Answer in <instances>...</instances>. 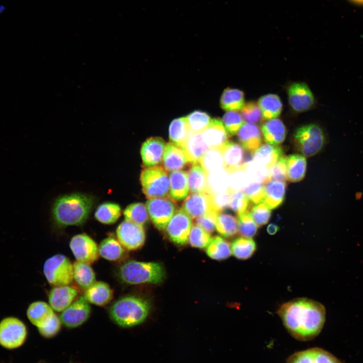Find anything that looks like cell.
Returning a JSON list of instances; mask_svg holds the SVG:
<instances>
[{
  "label": "cell",
  "mask_w": 363,
  "mask_h": 363,
  "mask_svg": "<svg viewBox=\"0 0 363 363\" xmlns=\"http://www.w3.org/2000/svg\"><path fill=\"white\" fill-rule=\"evenodd\" d=\"M73 266V278L82 288L87 289L96 281L95 273L90 264L77 261Z\"/></svg>",
  "instance_id": "obj_34"
},
{
  "label": "cell",
  "mask_w": 363,
  "mask_h": 363,
  "mask_svg": "<svg viewBox=\"0 0 363 363\" xmlns=\"http://www.w3.org/2000/svg\"><path fill=\"white\" fill-rule=\"evenodd\" d=\"M189 162L187 155L182 148L172 143L166 144L163 156V165L165 170L170 172L179 170Z\"/></svg>",
  "instance_id": "obj_22"
},
{
  "label": "cell",
  "mask_w": 363,
  "mask_h": 363,
  "mask_svg": "<svg viewBox=\"0 0 363 363\" xmlns=\"http://www.w3.org/2000/svg\"><path fill=\"white\" fill-rule=\"evenodd\" d=\"M61 323L60 318L54 313L42 326L38 328V330L42 336L50 338L59 331Z\"/></svg>",
  "instance_id": "obj_54"
},
{
  "label": "cell",
  "mask_w": 363,
  "mask_h": 363,
  "mask_svg": "<svg viewBox=\"0 0 363 363\" xmlns=\"http://www.w3.org/2000/svg\"><path fill=\"white\" fill-rule=\"evenodd\" d=\"M286 175L288 180L298 182L305 177L307 162L305 156L292 154L286 157Z\"/></svg>",
  "instance_id": "obj_31"
},
{
  "label": "cell",
  "mask_w": 363,
  "mask_h": 363,
  "mask_svg": "<svg viewBox=\"0 0 363 363\" xmlns=\"http://www.w3.org/2000/svg\"><path fill=\"white\" fill-rule=\"evenodd\" d=\"M169 183L170 197L172 200L180 201L187 198L189 192L187 172L183 170L171 172Z\"/></svg>",
  "instance_id": "obj_28"
},
{
  "label": "cell",
  "mask_w": 363,
  "mask_h": 363,
  "mask_svg": "<svg viewBox=\"0 0 363 363\" xmlns=\"http://www.w3.org/2000/svg\"><path fill=\"white\" fill-rule=\"evenodd\" d=\"M140 181L142 191L148 199L168 197L169 178L162 167H146L141 172Z\"/></svg>",
  "instance_id": "obj_5"
},
{
  "label": "cell",
  "mask_w": 363,
  "mask_h": 363,
  "mask_svg": "<svg viewBox=\"0 0 363 363\" xmlns=\"http://www.w3.org/2000/svg\"><path fill=\"white\" fill-rule=\"evenodd\" d=\"M166 146L164 141L159 137H152L142 144L141 155L146 167L157 166L162 158Z\"/></svg>",
  "instance_id": "obj_16"
},
{
  "label": "cell",
  "mask_w": 363,
  "mask_h": 363,
  "mask_svg": "<svg viewBox=\"0 0 363 363\" xmlns=\"http://www.w3.org/2000/svg\"><path fill=\"white\" fill-rule=\"evenodd\" d=\"M243 192L250 201L255 204L263 203L264 199V185L259 183H250L243 190Z\"/></svg>",
  "instance_id": "obj_53"
},
{
  "label": "cell",
  "mask_w": 363,
  "mask_h": 363,
  "mask_svg": "<svg viewBox=\"0 0 363 363\" xmlns=\"http://www.w3.org/2000/svg\"><path fill=\"white\" fill-rule=\"evenodd\" d=\"M215 210L219 213L228 207L230 193L228 190L213 194H210Z\"/></svg>",
  "instance_id": "obj_57"
},
{
  "label": "cell",
  "mask_w": 363,
  "mask_h": 363,
  "mask_svg": "<svg viewBox=\"0 0 363 363\" xmlns=\"http://www.w3.org/2000/svg\"><path fill=\"white\" fill-rule=\"evenodd\" d=\"M54 314L50 306L43 301L32 302L26 312L28 319L37 328L42 326Z\"/></svg>",
  "instance_id": "obj_27"
},
{
  "label": "cell",
  "mask_w": 363,
  "mask_h": 363,
  "mask_svg": "<svg viewBox=\"0 0 363 363\" xmlns=\"http://www.w3.org/2000/svg\"><path fill=\"white\" fill-rule=\"evenodd\" d=\"M216 229L224 237H233L238 231L237 220L231 214L220 213L216 220Z\"/></svg>",
  "instance_id": "obj_41"
},
{
  "label": "cell",
  "mask_w": 363,
  "mask_h": 363,
  "mask_svg": "<svg viewBox=\"0 0 363 363\" xmlns=\"http://www.w3.org/2000/svg\"><path fill=\"white\" fill-rule=\"evenodd\" d=\"M199 163L206 173L224 168L223 156L219 148H209Z\"/></svg>",
  "instance_id": "obj_42"
},
{
  "label": "cell",
  "mask_w": 363,
  "mask_h": 363,
  "mask_svg": "<svg viewBox=\"0 0 363 363\" xmlns=\"http://www.w3.org/2000/svg\"><path fill=\"white\" fill-rule=\"evenodd\" d=\"M244 170L250 183L269 182V169L262 164L252 160L246 165Z\"/></svg>",
  "instance_id": "obj_44"
},
{
  "label": "cell",
  "mask_w": 363,
  "mask_h": 363,
  "mask_svg": "<svg viewBox=\"0 0 363 363\" xmlns=\"http://www.w3.org/2000/svg\"><path fill=\"white\" fill-rule=\"evenodd\" d=\"M84 296L90 303L99 306H103L111 300L113 291L106 282L95 281L86 289Z\"/></svg>",
  "instance_id": "obj_23"
},
{
  "label": "cell",
  "mask_w": 363,
  "mask_h": 363,
  "mask_svg": "<svg viewBox=\"0 0 363 363\" xmlns=\"http://www.w3.org/2000/svg\"><path fill=\"white\" fill-rule=\"evenodd\" d=\"M93 198L87 195L73 193L58 198L52 209L53 219L59 227L80 225L87 219L93 207Z\"/></svg>",
  "instance_id": "obj_2"
},
{
  "label": "cell",
  "mask_w": 363,
  "mask_h": 363,
  "mask_svg": "<svg viewBox=\"0 0 363 363\" xmlns=\"http://www.w3.org/2000/svg\"><path fill=\"white\" fill-rule=\"evenodd\" d=\"M287 179L286 157L282 156L269 169V182L285 181Z\"/></svg>",
  "instance_id": "obj_55"
},
{
  "label": "cell",
  "mask_w": 363,
  "mask_h": 363,
  "mask_svg": "<svg viewBox=\"0 0 363 363\" xmlns=\"http://www.w3.org/2000/svg\"><path fill=\"white\" fill-rule=\"evenodd\" d=\"M201 134L209 148H219L228 141V133L219 118L212 119Z\"/></svg>",
  "instance_id": "obj_20"
},
{
  "label": "cell",
  "mask_w": 363,
  "mask_h": 363,
  "mask_svg": "<svg viewBox=\"0 0 363 363\" xmlns=\"http://www.w3.org/2000/svg\"><path fill=\"white\" fill-rule=\"evenodd\" d=\"M77 294V290L69 285L54 286L48 294L49 305L53 311L62 312L73 302Z\"/></svg>",
  "instance_id": "obj_19"
},
{
  "label": "cell",
  "mask_w": 363,
  "mask_h": 363,
  "mask_svg": "<svg viewBox=\"0 0 363 363\" xmlns=\"http://www.w3.org/2000/svg\"><path fill=\"white\" fill-rule=\"evenodd\" d=\"M116 234L120 244L129 250L139 249L145 240L143 226L126 220L118 226Z\"/></svg>",
  "instance_id": "obj_12"
},
{
  "label": "cell",
  "mask_w": 363,
  "mask_h": 363,
  "mask_svg": "<svg viewBox=\"0 0 363 363\" xmlns=\"http://www.w3.org/2000/svg\"><path fill=\"white\" fill-rule=\"evenodd\" d=\"M278 229L279 227L277 225L271 223L268 226L267 231L269 234L274 235L278 231Z\"/></svg>",
  "instance_id": "obj_58"
},
{
  "label": "cell",
  "mask_w": 363,
  "mask_h": 363,
  "mask_svg": "<svg viewBox=\"0 0 363 363\" xmlns=\"http://www.w3.org/2000/svg\"><path fill=\"white\" fill-rule=\"evenodd\" d=\"M286 186L285 181L272 180L264 184L263 203L270 209H275L282 204L284 199Z\"/></svg>",
  "instance_id": "obj_24"
},
{
  "label": "cell",
  "mask_w": 363,
  "mask_h": 363,
  "mask_svg": "<svg viewBox=\"0 0 363 363\" xmlns=\"http://www.w3.org/2000/svg\"><path fill=\"white\" fill-rule=\"evenodd\" d=\"M245 104L244 94L241 90L227 88L223 92L220 98V105L223 109L227 111H238Z\"/></svg>",
  "instance_id": "obj_35"
},
{
  "label": "cell",
  "mask_w": 363,
  "mask_h": 363,
  "mask_svg": "<svg viewBox=\"0 0 363 363\" xmlns=\"http://www.w3.org/2000/svg\"><path fill=\"white\" fill-rule=\"evenodd\" d=\"M261 131L265 141L271 145H279L284 141L286 137L285 127L277 118L265 122L262 126Z\"/></svg>",
  "instance_id": "obj_25"
},
{
  "label": "cell",
  "mask_w": 363,
  "mask_h": 363,
  "mask_svg": "<svg viewBox=\"0 0 363 363\" xmlns=\"http://www.w3.org/2000/svg\"><path fill=\"white\" fill-rule=\"evenodd\" d=\"M277 313L290 334L300 341H308L316 337L321 331L326 320L324 306L304 297L282 304Z\"/></svg>",
  "instance_id": "obj_1"
},
{
  "label": "cell",
  "mask_w": 363,
  "mask_h": 363,
  "mask_svg": "<svg viewBox=\"0 0 363 363\" xmlns=\"http://www.w3.org/2000/svg\"><path fill=\"white\" fill-rule=\"evenodd\" d=\"M187 173L189 192L207 193V173L200 163L193 164Z\"/></svg>",
  "instance_id": "obj_33"
},
{
  "label": "cell",
  "mask_w": 363,
  "mask_h": 363,
  "mask_svg": "<svg viewBox=\"0 0 363 363\" xmlns=\"http://www.w3.org/2000/svg\"><path fill=\"white\" fill-rule=\"evenodd\" d=\"M150 304L145 299L127 295L116 300L110 307L111 319L122 327H131L143 323L150 311Z\"/></svg>",
  "instance_id": "obj_3"
},
{
  "label": "cell",
  "mask_w": 363,
  "mask_h": 363,
  "mask_svg": "<svg viewBox=\"0 0 363 363\" xmlns=\"http://www.w3.org/2000/svg\"><path fill=\"white\" fill-rule=\"evenodd\" d=\"M237 134L240 145L252 154L262 145L260 129L255 124L245 122Z\"/></svg>",
  "instance_id": "obj_21"
},
{
  "label": "cell",
  "mask_w": 363,
  "mask_h": 363,
  "mask_svg": "<svg viewBox=\"0 0 363 363\" xmlns=\"http://www.w3.org/2000/svg\"><path fill=\"white\" fill-rule=\"evenodd\" d=\"M258 104L262 117L266 120L277 118L280 114L282 109V104L279 97L274 94L262 96L259 99Z\"/></svg>",
  "instance_id": "obj_32"
},
{
  "label": "cell",
  "mask_w": 363,
  "mask_h": 363,
  "mask_svg": "<svg viewBox=\"0 0 363 363\" xmlns=\"http://www.w3.org/2000/svg\"><path fill=\"white\" fill-rule=\"evenodd\" d=\"M43 271L48 282L54 286L69 285L74 279L73 264L67 257L60 254L45 261Z\"/></svg>",
  "instance_id": "obj_7"
},
{
  "label": "cell",
  "mask_w": 363,
  "mask_h": 363,
  "mask_svg": "<svg viewBox=\"0 0 363 363\" xmlns=\"http://www.w3.org/2000/svg\"><path fill=\"white\" fill-rule=\"evenodd\" d=\"M282 148L269 144L261 145L253 154V160L263 164L269 169L282 156Z\"/></svg>",
  "instance_id": "obj_26"
},
{
  "label": "cell",
  "mask_w": 363,
  "mask_h": 363,
  "mask_svg": "<svg viewBox=\"0 0 363 363\" xmlns=\"http://www.w3.org/2000/svg\"><path fill=\"white\" fill-rule=\"evenodd\" d=\"M190 131L194 134H201L208 127L211 118L205 112L195 111L186 116Z\"/></svg>",
  "instance_id": "obj_45"
},
{
  "label": "cell",
  "mask_w": 363,
  "mask_h": 363,
  "mask_svg": "<svg viewBox=\"0 0 363 363\" xmlns=\"http://www.w3.org/2000/svg\"><path fill=\"white\" fill-rule=\"evenodd\" d=\"M190 245L198 248H206L211 240L210 233L197 225L192 226L189 236Z\"/></svg>",
  "instance_id": "obj_49"
},
{
  "label": "cell",
  "mask_w": 363,
  "mask_h": 363,
  "mask_svg": "<svg viewBox=\"0 0 363 363\" xmlns=\"http://www.w3.org/2000/svg\"><path fill=\"white\" fill-rule=\"evenodd\" d=\"M70 247L78 261L91 264L98 259L99 254L97 244L85 233L72 237Z\"/></svg>",
  "instance_id": "obj_11"
},
{
  "label": "cell",
  "mask_w": 363,
  "mask_h": 363,
  "mask_svg": "<svg viewBox=\"0 0 363 363\" xmlns=\"http://www.w3.org/2000/svg\"><path fill=\"white\" fill-rule=\"evenodd\" d=\"M120 214L121 208L118 204L106 202L98 206L95 212V217L102 223L110 224L115 223Z\"/></svg>",
  "instance_id": "obj_40"
},
{
  "label": "cell",
  "mask_w": 363,
  "mask_h": 363,
  "mask_svg": "<svg viewBox=\"0 0 363 363\" xmlns=\"http://www.w3.org/2000/svg\"><path fill=\"white\" fill-rule=\"evenodd\" d=\"M229 193L228 207L237 215L249 212L251 201L243 191H229Z\"/></svg>",
  "instance_id": "obj_46"
},
{
  "label": "cell",
  "mask_w": 363,
  "mask_h": 363,
  "mask_svg": "<svg viewBox=\"0 0 363 363\" xmlns=\"http://www.w3.org/2000/svg\"><path fill=\"white\" fill-rule=\"evenodd\" d=\"M206 252L210 258L216 260L227 259L231 253L229 244L219 236L211 238L206 247Z\"/></svg>",
  "instance_id": "obj_39"
},
{
  "label": "cell",
  "mask_w": 363,
  "mask_h": 363,
  "mask_svg": "<svg viewBox=\"0 0 363 363\" xmlns=\"http://www.w3.org/2000/svg\"><path fill=\"white\" fill-rule=\"evenodd\" d=\"M148 215L155 226L163 230L176 211V204L170 197L149 199L146 203Z\"/></svg>",
  "instance_id": "obj_9"
},
{
  "label": "cell",
  "mask_w": 363,
  "mask_h": 363,
  "mask_svg": "<svg viewBox=\"0 0 363 363\" xmlns=\"http://www.w3.org/2000/svg\"><path fill=\"white\" fill-rule=\"evenodd\" d=\"M238 231L243 237L252 238L257 233L258 227L250 212L237 215Z\"/></svg>",
  "instance_id": "obj_47"
},
{
  "label": "cell",
  "mask_w": 363,
  "mask_h": 363,
  "mask_svg": "<svg viewBox=\"0 0 363 363\" xmlns=\"http://www.w3.org/2000/svg\"><path fill=\"white\" fill-rule=\"evenodd\" d=\"M270 210L264 203L256 204L252 208L250 213L258 227L268 223L271 217Z\"/></svg>",
  "instance_id": "obj_51"
},
{
  "label": "cell",
  "mask_w": 363,
  "mask_h": 363,
  "mask_svg": "<svg viewBox=\"0 0 363 363\" xmlns=\"http://www.w3.org/2000/svg\"><path fill=\"white\" fill-rule=\"evenodd\" d=\"M286 363H343L329 352L320 348H312L295 352Z\"/></svg>",
  "instance_id": "obj_17"
},
{
  "label": "cell",
  "mask_w": 363,
  "mask_h": 363,
  "mask_svg": "<svg viewBox=\"0 0 363 363\" xmlns=\"http://www.w3.org/2000/svg\"><path fill=\"white\" fill-rule=\"evenodd\" d=\"M192 227L191 217L183 209L176 210L166 226L170 239L180 245L187 243Z\"/></svg>",
  "instance_id": "obj_10"
},
{
  "label": "cell",
  "mask_w": 363,
  "mask_h": 363,
  "mask_svg": "<svg viewBox=\"0 0 363 363\" xmlns=\"http://www.w3.org/2000/svg\"><path fill=\"white\" fill-rule=\"evenodd\" d=\"M325 137L322 129L315 124L298 128L293 136L296 149L306 157L312 156L322 149Z\"/></svg>",
  "instance_id": "obj_6"
},
{
  "label": "cell",
  "mask_w": 363,
  "mask_h": 363,
  "mask_svg": "<svg viewBox=\"0 0 363 363\" xmlns=\"http://www.w3.org/2000/svg\"><path fill=\"white\" fill-rule=\"evenodd\" d=\"M219 149L223 156L224 168L228 173L242 169L246 150L240 144L228 141Z\"/></svg>",
  "instance_id": "obj_18"
},
{
  "label": "cell",
  "mask_w": 363,
  "mask_h": 363,
  "mask_svg": "<svg viewBox=\"0 0 363 363\" xmlns=\"http://www.w3.org/2000/svg\"><path fill=\"white\" fill-rule=\"evenodd\" d=\"M91 311L89 302L84 296H82L62 311L59 318L66 327L69 328H76L89 319Z\"/></svg>",
  "instance_id": "obj_13"
},
{
  "label": "cell",
  "mask_w": 363,
  "mask_h": 363,
  "mask_svg": "<svg viewBox=\"0 0 363 363\" xmlns=\"http://www.w3.org/2000/svg\"><path fill=\"white\" fill-rule=\"evenodd\" d=\"M287 93L289 103L295 111H305L314 105L313 94L305 83H293L289 86Z\"/></svg>",
  "instance_id": "obj_14"
},
{
  "label": "cell",
  "mask_w": 363,
  "mask_h": 363,
  "mask_svg": "<svg viewBox=\"0 0 363 363\" xmlns=\"http://www.w3.org/2000/svg\"><path fill=\"white\" fill-rule=\"evenodd\" d=\"M229 191H242L250 183L245 170L239 169L228 173Z\"/></svg>",
  "instance_id": "obj_50"
},
{
  "label": "cell",
  "mask_w": 363,
  "mask_h": 363,
  "mask_svg": "<svg viewBox=\"0 0 363 363\" xmlns=\"http://www.w3.org/2000/svg\"><path fill=\"white\" fill-rule=\"evenodd\" d=\"M222 122L228 133L231 135L236 134L245 123L240 113L232 111L226 112Z\"/></svg>",
  "instance_id": "obj_48"
},
{
  "label": "cell",
  "mask_w": 363,
  "mask_h": 363,
  "mask_svg": "<svg viewBox=\"0 0 363 363\" xmlns=\"http://www.w3.org/2000/svg\"><path fill=\"white\" fill-rule=\"evenodd\" d=\"M207 193L225 192L229 187V175L223 168L207 173Z\"/></svg>",
  "instance_id": "obj_36"
},
{
  "label": "cell",
  "mask_w": 363,
  "mask_h": 363,
  "mask_svg": "<svg viewBox=\"0 0 363 363\" xmlns=\"http://www.w3.org/2000/svg\"><path fill=\"white\" fill-rule=\"evenodd\" d=\"M98 249L99 254L102 258L112 261L120 259L125 253L123 246L112 237L104 238L100 244Z\"/></svg>",
  "instance_id": "obj_37"
},
{
  "label": "cell",
  "mask_w": 363,
  "mask_h": 363,
  "mask_svg": "<svg viewBox=\"0 0 363 363\" xmlns=\"http://www.w3.org/2000/svg\"><path fill=\"white\" fill-rule=\"evenodd\" d=\"M256 244L252 238L239 237L233 240L231 253L236 258L246 260L251 258L256 250Z\"/></svg>",
  "instance_id": "obj_38"
},
{
  "label": "cell",
  "mask_w": 363,
  "mask_h": 363,
  "mask_svg": "<svg viewBox=\"0 0 363 363\" xmlns=\"http://www.w3.org/2000/svg\"><path fill=\"white\" fill-rule=\"evenodd\" d=\"M208 149L201 134H196L190 132L187 144L184 149L190 163L194 164L199 162Z\"/></svg>",
  "instance_id": "obj_30"
},
{
  "label": "cell",
  "mask_w": 363,
  "mask_h": 363,
  "mask_svg": "<svg viewBox=\"0 0 363 363\" xmlns=\"http://www.w3.org/2000/svg\"><path fill=\"white\" fill-rule=\"evenodd\" d=\"M126 220L143 226L148 220L146 206L142 203H134L128 206L124 211Z\"/></svg>",
  "instance_id": "obj_43"
},
{
  "label": "cell",
  "mask_w": 363,
  "mask_h": 363,
  "mask_svg": "<svg viewBox=\"0 0 363 363\" xmlns=\"http://www.w3.org/2000/svg\"><path fill=\"white\" fill-rule=\"evenodd\" d=\"M190 134L186 116L174 119L170 124L169 137L171 143L185 148Z\"/></svg>",
  "instance_id": "obj_29"
},
{
  "label": "cell",
  "mask_w": 363,
  "mask_h": 363,
  "mask_svg": "<svg viewBox=\"0 0 363 363\" xmlns=\"http://www.w3.org/2000/svg\"><path fill=\"white\" fill-rule=\"evenodd\" d=\"M219 213L216 211H212L197 218V225L209 233L213 232L216 229V220Z\"/></svg>",
  "instance_id": "obj_56"
},
{
  "label": "cell",
  "mask_w": 363,
  "mask_h": 363,
  "mask_svg": "<svg viewBox=\"0 0 363 363\" xmlns=\"http://www.w3.org/2000/svg\"><path fill=\"white\" fill-rule=\"evenodd\" d=\"M240 111L244 120L248 123L257 124L262 117L258 104L253 101L245 103Z\"/></svg>",
  "instance_id": "obj_52"
},
{
  "label": "cell",
  "mask_w": 363,
  "mask_h": 363,
  "mask_svg": "<svg viewBox=\"0 0 363 363\" xmlns=\"http://www.w3.org/2000/svg\"><path fill=\"white\" fill-rule=\"evenodd\" d=\"M163 266L157 262H144L130 260L118 268L117 276L123 282L129 284H157L165 277Z\"/></svg>",
  "instance_id": "obj_4"
},
{
  "label": "cell",
  "mask_w": 363,
  "mask_h": 363,
  "mask_svg": "<svg viewBox=\"0 0 363 363\" xmlns=\"http://www.w3.org/2000/svg\"><path fill=\"white\" fill-rule=\"evenodd\" d=\"M182 208L193 219L212 211H216L212 203L211 196L207 193H192L187 197Z\"/></svg>",
  "instance_id": "obj_15"
},
{
  "label": "cell",
  "mask_w": 363,
  "mask_h": 363,
  "mask_svg": "<svg viewBox=\"0 0 363 363\" xmlns=\"http://www.w3.org/2000/svg\"><path fill=\"white\" fill-rule=\"evenodd\" d=\"M28 335L26 325L19 318L7 317L0 321V345L7 349L22 346Z\"/></svg>",
  "instance_id": "obj_8"
},
{
  "label": "cell",
  "mask_w": 363,
  "mask_h": 363,
  "mask_svg": "<svg viewBox=\"0 0 363 363\" xmlns=\"http://www.w3.org/2000/svg\"><path fill=\"white\" fill-rule=\"evenodd\" d=\"M351 1L357 4H363V0H350Z\"/></svg>",
  "instance_id": "obj_59"
}]
</instances>
